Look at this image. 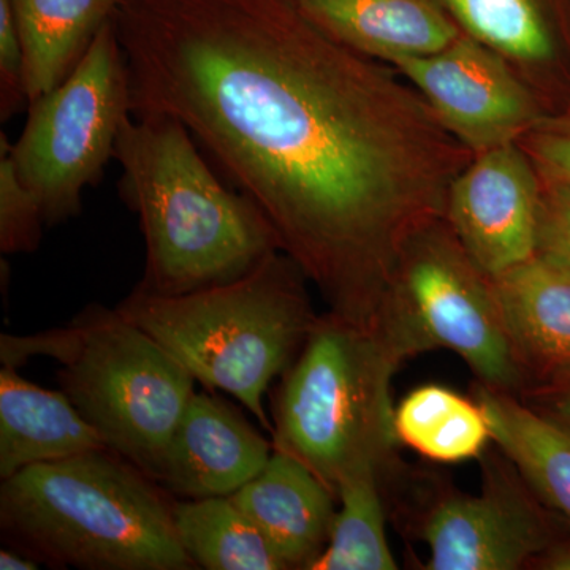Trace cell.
I'll return each mask as SVG.
<instances>
[{
    "label": "cell",
    "instance_id": "cell-1",
    "mask_svg": "<svg viewBox=\"0 0 570 570\" xmlns=\"http://www.w3.org/2000/svg\"><path fill=\"white\" fill-rule=\"evenodd\" d=\"M116 22L132 115L187 127L330 313L374 326L461 148L422 97L277 0H145ZM459 141V140H456Z\"/></svg>",
    "mask_w": 570,
    "mask_h": 570
},
{
    "label": "cell",
    "instance_id": "cell-2",
    "mask_svg": "<svg viewBox=\"0 0 570 570\" xmlns=\"http://www.w3.org/2000/svg\"><path fill=\"white\" fill-rule=\"evenodd\" d=\"M115 157L122 168V198L145 236L138 291L176 296L217 287L283 253L262 209L220 183L178 119L130 116Z\"/></svg>",
    "mask_w": 570,
    "mask_h": 570
},
{
    "label": "cell",
    "instance_id": "cell-3",
    "mask_svg": "<svg viewBox=\"0 0 570 570\" xmlns=\"http://www.w3.org/2000/svg\"><path fill=\"white\" fill-rule=\"evenodd\" d=\"M168 494L118 453L94 450L3 479L0 530L11 549L51 568L198 569Z\"/></svg>",
    "mask_w": 570,
    "mask_h": 570
},
{
    "label": "cell",
    "instance_id": "cell-4",
    "mask_svg": "<svg viewBox=\"0 0 570 570\" xmlns=\"http://www.w3.org/2000/svg\"><path fill=\"white\" fill-rule=\"evenodd\" d=\"M306 279L287 254L276 253L234 283L176 296L134 288L116 309L167 348L195 381L236 397L273 434L265 393L321 321Z\"/></svg>",
    "mask_w": 570,
    "mask_h": 570
},
{
    "label": "cell",
    "instance_id": "cell-5",
    "mask_svg": "<svg viewBox=\"0 0 570 570\" xmlns=\"http://www.w3.org/2000/svg\"><path fill=\"white\" fill-rule=\"evenodd\" d=\"M33 355L61 363L58 382L111 452L159 482L165 453L195 395V377L118 309L92 305L69 325L0 337L3 366Z\"/></svg>",
    "mask_w": 570,
    "mask_h": 570
},
{
    "label": "cell",
    "instance_id": "cell-6",
    "mask_svg": "<svg viewBox=\"0 0 570 570\" xmlns=\"http://www.w3.org/2000/svg\"><path fill=\"white\" fill-rule=\"evenodd\" d=\"M403 362L374 326L325 314L277 393L273 449L335 494L355 472H381L396 448L392 379Z\"/></svg>",
    "mask_w": 570,
    "mask_h": 570
},
{
    "label": "cell",
    "instance_id": "cell-7",
    "mask_svg": "<svg viewBox=\"0 0 570 570\" xmlns=\"http://www.w3.org/2000/svg\"><path fill=\"white\" fill-rule=\"evenodd\" d=\"M376 328L404 356L449 348L499 392L527 390L493 284L441 220L409 239L382 302Z\"/></svg>",
    "mask_w": 570,
    "mask_h": 570
},
{
    "label": "cell",
    "instance_id": "cell-8",
    "mask_svg": "<svg viewBox=\"0 0 570 570\" xmlns=\"http://www.w3.org/2000/svg\"><path fill=\"white\" fill-rule=\"evenodd\" d=\"M132 116V91L115 20L108 21L66 80L29 104L9 154L18 178L55 225L81 212L82 193L99 181Z\"/></svg>",
    "mask_w": 570,
    "mask_h": 570
},
{
    "label": "cell",
    "instance_id": "cell-9",
    "mask_svg": "<svg viewBox=\"0 0 570 570\" xmlns=\"http://www.w3.org/2000/svg\"><path fill=\"white\" fill-rule=\"evenodd\" d=\"M392 63L414 82L445 129L472 151L509 145L538 119L530 92L474 37H459L434 55Z\"/></svg>",
    "mask_w": 570,
    "mask_h": 570
},
{
    "label": "cell",
    "instance_id": "cell-10",
    "mask_svg": "<svg viewBox=\"0 0 570 570\" xmlns=\"http://www.w3.org/2000/svg\"><path fill=\"white\" fill-rule=\"evenodd\" d=\"M542 204L534 170L509 142L480 153L456 176L445 219L471 261L494 277L539 253Z\"/></svg>",
    "mask_w": 570,
    "mask_h": 570
},
{
    "label": "cell",
    "instance_id": "cell-11",
    "mask_svg": "<svg viewBox=\"0 0 570 570\" xmlns=\"http://www.w3.org/2000/svg\"><path fill=\"white\" fill-rule=\"evenodd\" d=\"M423 539L431 570H517L551 549L538 505L502 472H489L478 497L439 502L426 519Z\"/></svg>",
    "mask_w": 570,
    "mask_h": 570
},
{
    "label": "cell",
    "instance_id": "cell-12",
    "mask_svg": "<svg viewBox=\"0 0 570 570\" xmlns=\"http://www.w3.org/2000/svg\"><path fill=\"white\" fill-rule=\"evenodd\" d=\"M268 441L223 397L197 393L165 453L159 483L175 497H232L268 463Z\"/></svg>",
    "mask_w": 570,
    "mask_h": 570
},
{
    "label": "cell",
    "instance_id": "cell-13",
    "mask_svg": "<svg viewBox=\"0 0 570 570\" xmlns=\"http://www.w3.org/2000/svg\"><path fill=\"white\" fill-rule=\"evenodd\" d=\"M490 279L527 390L570 384V266L538 253Z\"/></svg>",
    "mask_w": 570,
    "mask_h": 570
},
{
    "label": "cell",
    "instance_id": "cell-14",
    "mask_svg": "<svg viewBox=\"0 0 570 570\" xmlns=\"http://www.w3.org/2000/svg\"><path fill=\"white\" fill-rule=\"evenodd\" d=\"M230 498L285 568L309 569L325 550L336 494L291 453L273 450L265 468Z\"/></svg>",
    "mask_w": 570,
    "mask_h": 570
},
{
    "label": "cell",
    "instance_id": "cell-15",
    "mask_svg": "<svg viewBox=\"0 0 570 570\" xmlns=\"http://www.w3.org/2000/svg\"><path fill=\"white\" fill-rule=\"evenodd\" d=\"M108 449L62 390L41 389L17 367L0 371V479L33 464Z\"/></svg>",
    "mask_w": 570,
    "mask_h": 570
},
{
    "label": "cell",
    "instance_id": "cell-16",
    "mask_svg": "<svg viewBox=\"0 0 570 570\" xmlns=\"http://www.w3.org/2000/svg\"><path fill=\"white\" fill-rule=\"evenodd\" d=\"M317 28L367 58L445 50L460 33L433 0H294Z\"/></svg>",
    "mask_w": 570,
    "mask_h": 570
},
{
    "label": "cell",
    "instance_id": "cell-17",
    "mask_svg": "<svg viewBox=\"0 0 570 570\" xmlns=\"http://www.w3.org/2000/svg\"><path fill=\"white\" fill-rule=\"evenodd\" d=\"M475 400L489 420L494 444L532 493L570 527V425L487 385H480Z\"/></svg>",
    "mask_w": 570,
    "mask_h": 570
},
{
    "label": "cell",
    "instance_id": "cell-18",
    "mask_svg": "<svg viewBox=\"0 0 570 570\" xmlns=\"http://www.w3.org/2000/svg\"><path fill=\"white\" fill-rule=\"evenodd\" d=\"M119 0H11L26 59L29 104L69 77Z\"/></svg>",
    "mask_w": 570,
    "mask_h": 570
},
{
    "label": "cell",
    "instance_id": "cell-19",
    "mask_svg": "<svg viewBox=\"0 0 570 570\" xmlns=\"http://www.w3.org/2000/svg\"><path fill=\"white\" fill-rule=\"evenodd\" d=\"M397 441L438 463L479 459L491 439L485 412L442 385L412 390L395 409Z\"/></svg>",
    "mask_w": 570,
    "mask_h": 570
},
{
    "label": "cell",
    "instance_id": "cell-20",
    "mask_svg": "<svg viewBox=\"0 0 570 570\" xmlns=\"http://www.w3.org/2000/svg\"><path fill=\"white\" fill-rule=\"evenodd\" d=\"M175 527L198 569H287L230 497L175 502Z\"/></svg>",
    "mask_w": 570,
    "mask_h": 570
},
{
    "label": "cell",
    "instance_id": "cell-21",
    "mask_svg": "<svg viewBox=\"0 0 570 570\" xmlns=\"http://www.w3.org/2000/svg\"><path fill=\"white\" fill-rule=\"evenodd\" d=\"M379 472L363 469L337 487L341 508L328 543L309 570H395L397 562L385 532Z\"/></svg>",
    "mask_w": 570,
    "mask_h": 570
},
{
    "label": "cell",
    "instance_id": "cell-22",
    "mask_svg": "<svg viewBox=\"0 0 570 570\" xmlns=\"http://www.w3.org/2000/svg\"><path fill=\"white\" fill-rule=\"evenodd\" d=\"M471 37L523 61L551 55V40L534 0H442Z\"/></svg>",
    "mask_w": 570,
    "mask_h": 570
},
{
    "label": "cell",
    "instance_id": "cell-23",
    "mask_svg": "<svg viewBox=\"0 0 570 570\" xmlns=\"http://www.w3.org/2000/svg\"><path fill=\"white\" fill-rule=\"evenodd\" d=\"M43 212L36 195L14 171L6 134L0 137V250L3 254L32 253L43 235Z\"/></svg>",
    "mask_w": 570,
    "mask_h": 570
},
{
    "label": "cell",
    "instance_id": "cell-24",
    "mask_svg": "<svg viewBox=\"0 0 570 570\" xmlns=\"http://www.w3.org/2000/svg\"><path fill=\"white\" fill-rule=\"evenodd\" d=\"M29 105L26 59L11 0H0V118L9 121Z\"/></svg>",
    "mask_w": 570,
    "mask_h": 570
},
{
    "label": "cell",
    "instance_id": "cell-25",
    "mask_svg": "<svg viewBox=\"0 0 570 570\" xmlns=\"http://www.w3.org/2000/svg\"><path fill=\"white\" fill-rule=\"evenodd\" d=\"M539 253L553 255L570 266V186L557 184L542 204Z\"/></svg>",
    "mask_w": 570,
    "mask_h": 570
},
{
    "label": "cell",
    "instance_id": "cell-26",
    "mask_svg": "<svg viewBox=\"0 0 570 570\" xmlns=\"http://www.w3.org/2000/svg\"><path fill=\"white\" fill-rule=\"evenodd\" d=\"M532 146L547 174L570 186V135H540Z\"/></svg>",
    "mask_w": 570,
    "mask_h": 570
},
{
    "label": "cell",
    "instance_id": "cell-27",
    "mask_svg": "<svg viewBox=\"0 0 570 570\" xmlns=\"http://www.w3.org/2000/svg\"><path fill=\"white\" fill-rule=\"evenodd\" d=\"M531 397L535 404L546 407L547 415L570 425V384L532 390Z\"/></svg>",
    "mask_w": 570,
    "mask_h": 570
},
{
    "label": "cell",
    "instance_id": "cell-28",
    "mask_svg": "<svg viewBox=\"0 0 570 570\" xmlns=\"http://www.w3.org/2000/svg\"><path fill=\"white\" fill-rule=\"evenodd\" d=\"M39 564L40 562L32 560L21 551L0 550V569L2 570H36L39 569Z\"/></svg>",
    "mask_w": 570,
    "mask_h": 570
},
{
    "label": "cell",
    "instance_id": "cell-29",
    "mask_svg": "<svg viewBox=\"0 0 570 570\" xmlns=\"http://www.w3.org/2000/svg\"><path fill=\"white\" fill-rule=\"evenodd\" d=\"M540 568L550 570H570V543L551 547L538 561Z\"/></svg>",
    "mask_w": 570,
    "mask_h": 570
}]
</instances>
